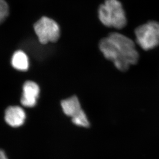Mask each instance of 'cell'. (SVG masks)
I'll list each match as a JSON object with an SVG mask.
<instances>
[{
  "label": "cell",
  "instance_id": "1",
  "mask_svg": "<svg viewBox=\"0 0 159 159\" xmlns=\"http://www.w3.org/2000/svg\"><path fill=\"white\" fill-rule=\"evenodd\" d=\"M99 48L105 58L121 71L128 70L139 61V54L134 41L118 33H112L102 39Z\"/></svg>",
  "mask_w": 159,
  "mask_h": 159
},
{
  "label": "cell",
  "instance_id": "2",
  "mask_svg": "<svg viewBox=\"0 0 159 159\" xmlns=\"http://www.w3.org/2000/svg\"><path fill=\"white\" fill-rule=\"evenodd\" d=\"M98 17L101 23L109 28L121 29L127 24L125 12L118 0H106L99 7Z\"/></svg>",
  "mask_w": 159,
  "mask_h": 159
},
{
  "label": "cell",
  "instance_id": "3",
  "mask_svg": "<svg viewBox=\"0 0 159 159\" xmlns=\"http://www.w3.org/2000/svg\"><path fill=\"white\" fill-rule=\"evenodd\" d=\"M136 43L144 50H149L159 44V23L149 21L135 30Z\"/></svg>",
  "mask_w": 159,
  "mask_h": 159
},
{
  "label": "cell",
  "instance_id": "4",
  "mask_svg": "<svg viewBox=\"0 0 159 159\" xmlns=\"http://www.w3.org/2000/svg\"><path fill=\"white\" fill-rule=\"evenodd\" d=\"M36 35L41 44L55 43L60 37V28L57 22L49 17H43L34 25Z\"/></svg>",
  "mask_w": 159,
  "mask_h": 159
},
{
  "label": "cell",
  "instance_id": "5",
  "mask_svg": "<svg viewBox=\"0 0 159 159\" xmlns=\"http://www.w3.org/2000/svg\"><path fill=\"white\" fill-rule=\"evenodd\" d=\"M39 85L33 81H26L23 86V93L21 98L22 105L25 107H32L37 103L39 96Z\"/></svg>",
  "mask_w": 159,
  "mask_h": 159
},
{
  "label": "cell",
  "instance_id": "6",
  "mask_svg": "<svg viewBox=\"0 0 159 159\" xmlns=\"http://www.w3.org/2000/svg\"><path fill=\"white\" fill-rule=\"evenodd\" d=\"M4 118L8 125L16 128L24 124L26 119V114L22 107L19 106H11L5 111Z\"/></svg>",
  "mask_w": 159,
  "mask_h": 159
},
{
  "label": "cell",
  "instance_id": "7",
  "mask_svg": "<svg viewBox=\"0 0 159 159\" xmlns=\"http://www.w3.org/2000/svg\"><path fill=\"white\" fill-rule=\"evenodd\" d=\"M61 106L65 115L71 118L75 116L83 110L79 98L75 96L70 97L62 100Z\"/></svg>",
  "mask_w": 159,
  "mask_h": 159
},
{
  "label": "cell",
  "instance_id": "8",
  "mask_svg": "<svg viewBox=\"0 0 159 159\" xmlns=\"http://www.w3.org/2000/svg\"><path fill=\"white\" fill-rule=\"evenodd\" d=\"M11 63L12 67L18 70L25 71L29 68V60L28 55L23 51H16L12 55Z\"/></svg>",
  "mask_w": 159,
  "mask_h": 159
},
{
  "label": "cell",
  "instance_id": "9",
  "mask_svg": "<svg viewBox=\"0 0 159 159\" xmlns=\"http://www.w3.org/2000/svg\"><path fill=\"white\" fill-rule=\"evenodd\" d=\"M71 121L75 125L81 128H87L90 125L89 117L83 110H82L75 116L71 118Z\"/></svg>",
  "mask_w": 159,
  "mask_h": 159
},
{
  "label": "cell",
  "instance_id": "10",
  "mask_svg": "<svg viewBox=\"0 0 159 159\" xmlns=\"http://www.w3.org/2000/svg\"><path fill=\"white\" fill-rule=\"evenodd\" d=\"M9 12V6L6 1L0 0V24L6 20Z\"/></svg>",
  "mask_w": 159,
  "mask_h": 159
},
{
  "label": "cell",
  "instance_id": "11",
  "mask_svg": "<svg viewBox=\"0 0 159 159\" xmlns=\"http://www.w3.org/2000/svg\"><path fill=\"white\" fill-rule=\"evenodd\" d=\"M0 159H8L5 153L2 150H0Z\"/></svg>",
  "mask_w": 159,
  "mask_h": 159
}]
</instances>
